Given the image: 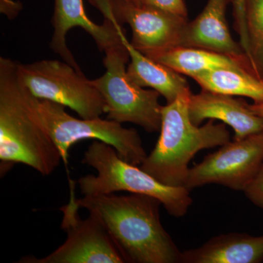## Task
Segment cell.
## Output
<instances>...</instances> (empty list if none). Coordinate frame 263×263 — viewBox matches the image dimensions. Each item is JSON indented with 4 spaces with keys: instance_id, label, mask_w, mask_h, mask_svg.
I'll return each mask as SVG.
<instances>
[{
    "instance_id": "7402d4cb",
    "label": "cell",
    "mask_w": 263,
    "mask_h": 263,
    "mask_svg": "<svg viewBox=\"0 0 263 263\" xmlns=\"http://www.w3.org/2000/svg\"><path fill=\"white\" fill-rule=\"evenodd\" d=\"M251 110L257 114L263 120V102L258 103L249 104Z\"/></svg>"
},
{
    "instance_id": "3957f363",
    "label": "cell",
    "mask_w": 263,
    "mask_h": 263,
    "mask_svg": "<svg viewBox=\"0 0 263 263\" xmlns=\"http://www.w3.org/2000/svg\"><path fill=\"white\" fill-rule=\"evenodd\" d=\"M191 91L179 95L162 107L158 141L140 167L157 181L173 186H183L189 163L197 152L221 146L230 141L224 124L209 120L202 126L191 122L189 102Z\"/></svg>"
},
{
    "instance_id": "8992f818",
    "label": "cell",
    "mask_w": 263,
    "mask_h": 263,
    "mask_svg": "<svg viewBox=\"0 0 263 263\" xmlns=\"http://www.w3.org/2000/svg\"><path fill=\"white\" fill-rule=\"evenodd\" d=\"M36 109L43 126L60 151L62 162L68 163L69 151L77 142L94 139L113 146L121 158L135 165H141L147 154L141 138L135 129L100 117L77 119L67 114L60 104L34 98Z\"/></svg>"
},
{
    "instance_id": "44dd1931",
    "label": "cell",
    "mask_w": 263,
    "mask_h": 263,
    "mask_svg": "<svg viewBox=\"0 0 263 263\" xmlns=\"http://www.w3.org/2000/svg\"><path fill=\"white\" fill-rule=\"evenodd\" d=\"M243 193L254 205L263 209V166L255 179Z\"/></svg>"
},
{
    "instance_id": "9c48e42d",
    "label": "cell",
    "mask_w": 263,
    "mask_h": 263,
    "mask_svg": "<svg viewBox=\"0 0 263 263\" xmlns=\"http://www.w3.org/2000/svg\"><path fill=\"white\" fill-rule=\"evenodd\" d=\"M104 17L115 19L131 28V43L150 57L180 46L187 18L135 3L132 0H89Z\"/></svg>"
},
{
    "instance_id": "4fadbf2b",
    "label": "cell",
    "mask_w": 263,
    "mask_h": 263,
    "mask_svg": "<svg viewBox=\"0 0 263 263\" xmlns=\"http://www.w3.org/2000/svg\"><path fill=\"white\" fill-rule=\"evenodd\" d=\"M189 114L191 122L197 126L205 119L221 121L233 128L234 140L243 139L263 131L262 119L251 110L249 104L206 90L190 95Z\"/></svg>"
},
{
    "instance_id": "603a6c76",
    "label": "cell",
    "mask_w": 263,
    "mask_h": 263,
    "mask_svg": "<svg viewBox=\"0 0 263 263\" xmlns=\"http://www.w3.org/2000/svg\"><path fill=\"white\" fill-rule=\"evenodd\" d=\"M132 1L135 2V3H138V0H132Z\"/></svg>"
},
{
    "instance_id": "7c38bea8",
    "label": "cell",
    "mask_w": 263,
    "mask_h": 263,
    "mask_svg": "<svg viewBox=\"0 0 263 263\" xmlns=\"http://www.w3.org/2000/svg\"><path fill=\"white\" fill-rule=\"evenodd\" d=\"M230 2L231 0H209L200 14L186 24L180 46L217 52L245 62L251 67L240 43L230 34L226 17Z\"/></svg>"
},
{
    "instance_id": "2e32d148",
    "label": "cell",
    "mask_w": 263,
    "mask_h": 263,
    "mask_svg": "<svg viewBox=\"0 0 263 263\" xmlns=\"http://www.w3.org/2000/svg\"><path fill=\"white\" fill-rule=\"evenodd\" d=\"M149 58L167 66L178 73L191 78L219 67H243L253 72L245 62L204 48L176 46Z\"/></svg>"
},
{
    "instance_id": "52a82bcc",
    "label": "cell",
    "mask_w": 263,
    "mask_h": 263,
    "mask_svg": "<svg viewBox=\"0 0 263 263\" xmlns=\"http://www.w3.org/2000/svg\"><path fill=\"white\" fill-rule=\"evenodd\" d=\"M16 68L19 79L34 98L67 107L84 119L105 114V101L92 81L67 62H17Z\"/></svg>"
},
{
    "instance_id": "8fae6325",
    "label": "cell",
    "mask_w": 263,
    "mask_h": 263,
    "mask_svg": "<svg viewBox=\"0 0 263 263\" xmlns=\"http://www.w3.org/2000/svg\"><path fill=\"white\" fill-rule=\"evenodd\" d=\"M51 23L53 28L50 43L51 49L80 72L82 71L66 42L67 33L71 29L81 27L84 29L101 51L122 42L123 26L111 18H105L101 25L94 23L86 15L83 0H54Z\"/></svg>"
},
{
    "instance_id": "ba28073f",
    "label": "cell",
    "mask_w": 263,
    "mask_h": 263,
    "mask_svg": "<svg viewBox=\"0 0 263 263\" xmlns=\"http://www.w3.org/2000/svg\"><path fill=\"white\" fill-rule=\"evenodd\" d=\"M76 181L69 179L70 199L60 208L63 213L61 228L67 234L63 245L42 258L22 257L20 263H124L119 249L100 220L89 214L86 219L79 215L80 207L76 197Z\"/></svg>"
},
{
    "instance_id": "5bb4252c",
    "label": "cell",
    "mask_w": 263,
    "mask_h": 263,
    "mask_svg": "<svg viewBox=\"0 0 263 263\" xmlns=\"http://www.w3.org/2000/svg\"><path fill=\"white\" fill-rule=\"evenodd\" d=\"M263 235L231 233L218 235L201 247L182 252L181 263H261Z\"/></svg>"
},
{
    "instance_id": "5b68a950",
    "label": "cell",
    "mask_w": 263,
    "mask_h": 263,
    "mask_svg": "<svg viewBox=\"0 0 263 263\" xmlns=\"http://www.w3.org/2000/svg\"><path fill=\"white\" fill-rule=\"evenodd\" d=\"M104 52L106 71L91 81L103 96L107 119L120 124L133 123L147 133L160 132L163 107L159 103L160 94L138 86L128 76L126 64L129 56L122 39Z\"/></svg>"
},
{
    "instance_id": "6da1fadb",
    "label": "cell",
    "mask_w": 263,
    "mask_h": 263,
    "mask_svg": "<svg viewBox=\"0 0 263 263\" xmlns=\"http://www.w3.org/2000/svg\"><path fill=\"white\" fill-rule=\"evenodd\" d=\"M77 203L98 218L125 262L181 263L182 252L162 226L155 197L113 193L84 196Z\"/></svg>"
},
{
    "instance_id": "ffe728a7",
    "label": "cell",
    "mask_w": 263,
    "mask_h": 263,
    "mask_svg": "<svg viewBox=\"0 0 263 263\" xmlns=\"http://www.w3.org/2000/svg\"><path fill=\"white\" fill-rule=\"evenodd\" d=\"M138 3L154 7L183 18H187V10L185 0H138Z\"/></svg>"
},
{
    "instance_id": "7a4b0ae2",
    "label": "cell",
    "mask_w": 263,
    "mask_h": 263,
    "mask_svg": "<svg viewBox=\"0 0 263 263\" xmlns=\"http://www.w3.org/2000/svg\"><path fill=\"white\" fill-rule=\"evenodd\" d=\"M16 63L0 58L1 168L22 163L48 176L60 166L61 155L41 122L34 97L19 79Z\"/></svg>"
},
{
    "instance_id": "ac0fdd59",
    "label": "cell",
    "mask_w": 263,
    "mask_h": 263,
    "mask_svg": "<svg viewBox=\"0 0 263 263\" xmlns=\"http://www.w3.org/2000/svg\"><path fill=\"white\" fill-rule=\"evenodd\" d=\"M246 18L249 64L263 80V0H247Z\"/></svg>"
},
{
    "instance_id": "9a60e30c",
    "label": "cell",
    "mask_w": 263,
    "mask_h": 263,
    "mask_svg": "<svg viewBox=\"0 0 263 263\" xmlns=\"http://www.w3.org/2000/svg\"><path fill=\"white\" fill-rule=\"evenodd\" d=\"M121 37L129 53L130 63L127 67V72L133 82L141 87L155 90L165 99L167 103H171L179 95L190 89L187 81L181 74L135 48L128 41L124 29L121 32Z\"/></svg>"
},
{
    "instance_id": "e0dca14e",
    "label": "cell",
    "mask_w": 263,
    "mask_h": 263,
    "mask_svg": "<svg viewBox=\"0 0 263 263\" xmlns=\"http://www.w3.org/2000/svg\"><path fill=\"white\" fill-rule=\"evenodd\" d=\"M202 89L228 96L246 97L263 102V80L243 67H219L194 76Z\"/></svg>"
},
{
    "instance_id": "d6986e66",
    "label": "cell",
    "mask_w": 263,
    "mask_h": 263,
    "mask_svg": "<svg viewBox=\"0 0 263 263\" xmlns=\"http://www.w3.org/2000/svg\"><path fill=\"white\" fill-rule=\"evenodd\" d=\"M233 5L235 28L239 35V43L249 62L248 36H247L246 5L247 0H231Z\"/></svg>"
},
{
    "instance_id": "277c9868",
    "label": "cell",
    "mask_w": 263,
    "mask_h": 263,
    "mask_svg": "<svg viewBox=\"0 0 263 263\" xmlns=\"http://www.w3.org/2000/svg\"><path fill=\"white\" fill-rule=\"evenodd\" d=\"M81 162L92 167L98 174H89L77 181L84 196L129 192L155 197L170 215L181 217L193 203L190 190L157 181L138 165L121 158L117 150L104 142L95 141L85 152Z\"/></svg>"
},
{
    "instance_id": "30bf717a",
    "label": "cell",
    "mask_w": 263,
    "mask_h": 263,
    "mask_svg": "<svg viewBox=\"0 0 263 263\" xmlns=\"http://www.w3.org/2000/svg\"><path fill=\"white\" fill-rule=\"evenodd\" d=\"M263 166V131L234 140L189 170L185 188L191 191L211 183L245 192Z\"/></svg>"
}]
</instances>
